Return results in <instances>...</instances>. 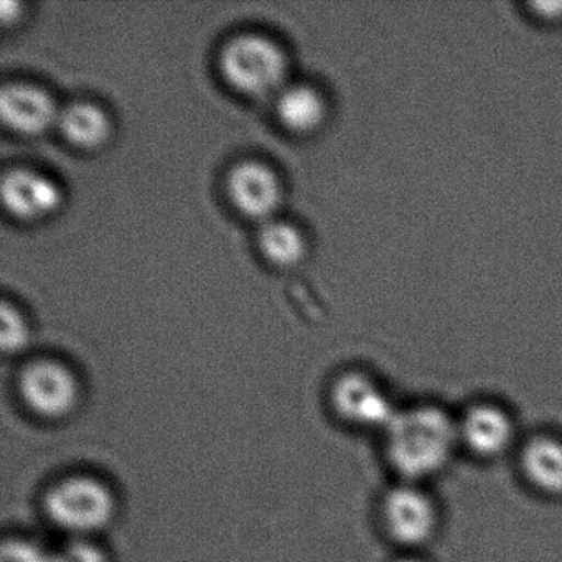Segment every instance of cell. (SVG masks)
<instances>
[{
    "instance_id": "cell-16",
    "label": "cell",
    "mask_w": 562,
    "mask_h": 562,
    "mask_svg": "<svg viewBox=\"0 0 562 562\" xmlns=\"http://www.w3.org/2000/svg\"><path fill=\"white\" fill-rule=\"evenodd\" d=\"M0 562H54V554L29 539H8L2 544Z\"/></svg>"
},
{
    "instance_id": "cell-3",
    "label": "cell",
    "mask_w": 562,
    "mask_h": 562,
    "mask_svg": "<svg viewBox=\"0 0 562 562\" xmlns=\"http://www.w3.org/2000/svg\"><path fill=\"white\" fill-rule=\"evenodd\" d=\"M44 509L58 528L71 535L88 536L113 522L117 502L106 483L94 476L74 475L48 488Z\"/></svg>"
},
{
    "instance_id": "cell-12",
    "label": "cell",
    "mask_w": 562,
    "mask_h": 562,
    "mask_svg": "<svg viewBox=\"0 0 562 562\" xmlns=\"http://www.w3.org/2000/svg\"><path fill=\"white\" fill-rule=\"evenodd\" d=\"M58 127L68 143L81 149H97L106 143L110 136V117L97 104L78 103L68 104L60 111L57 120Z\"/></svg>"
},
{
    "instance_id": "cell-17",
    "label": "cell",
    "mask_w": 562,
    "mask_h": 562,
    "mask_svg": "<svg viewBox=\"0 0 562 562\" xmlns=\"http://www.w3.org/2000/svg\"><path fill=\"white\" fill-rule=\"evenodd\" d=\"M54 562H108V555L100 546L78 539L54 552Z\"/></svg>"
},
{
    "instance_id": "cell-4",
    "label": "cell",
    "mask_w": 562,
    "mask_h": 562,
    "mask_svg": "<svg viewBox=\"0 0 562 562\" xmlns=\"http://www.w3.org/2000/svg\"><path fill=\"white\" fill-rule=\"evenodd\" d=\"M460 449L479 462H496L518 450V419L508 404L493 397L470 401L457 413Z\"/></svg>"
},
{
    "instance_id": "cell-13",
    "label": "cell",
    "mask_w": 562,
    "mask_h": 562,
    "mask_svg": "<svg viewBox=\"0 0 562 562\" xmlns=\"http://www.w3.org/2000/svg\"><path fill=\"white\" fill-rule=\"evenodd\" d=\"M278 116L288 130L299 134L312 133L325 120L324 98L307 85L284 88L278 98Z\"/></svg>"
},
{
    "instance_id": "cell-18",
    "label": "cell",
    "mask_w": 562,
    "mask_h": 562,
    "mask_svg": "<svg viewBox=\"0 0 562 562\" xmlns=\"http://www.w3.org/2000/svg\"><path fill=\"white\" fill-rule=\"evenodd\" d=\"M521 8L526 18L539 27H562V0L528 2V4H522Z\"/></svg>"
},
{
    "instance_id": "cell-7",
    "label": "cell",
    "mask_w": 562,
    "mask_h": 562,
    "mask_svg": "<svg viewBox=\"0 0 562 562\" xmlns=\"http://www.w3.org/2000/svg\"><path fill=\"white\" fill-rule=\"evenodd\" d=\"M334 413L348 426L383 432L400 404L378 378L364 371H348L331 386Z\"/></svg>"
},
{
    "instance_id": "cell-19",
    "label": "cell",
    "mask_w": 562,
    "mask_h": 562,
    "mask_svg": "<svg viewBox=\"0 0 562 562\" xmlns=\"http://www.w3.org/2000/svg\"><path fill=\"white\" fill-rule=\"evenodd\" d=\"M0 12H2L4 22L15 21L19 14H21V4L14 2V0H2V2H0Z\"/></svg>"
},
{
    "instance_id": "cell-14",
    "label": "cell",
    "mask_w": 562,
    "mask_h": 562,
    "mask_svg": "<svg viewBox=\"0 0 562 562\" xmlns=\"http://www.w3.org/2000/svg\"><path fill=\"white\" fill-rule=\"evenodd\" d=\"M259 248L276 266H294L304 258L305 239L291 223L268 220L258 233Z\"/></svg>"
},
{
    "instance_id": "cell-1",
    "label": "cell",
    "mask_w": 562,
    "mask_h": 562,
    "mask_svg": "<svg viewBox=\"0 0 562 562\" xmlns=\"http://www.w3.org/2000/svg\"><path fill=\"white\" fill-rule=\"evenodd\" d=\"M381 436L384 459L400 482L429 485L462 452L457 413L436 401L401 406Z\"/></svg>"
},
{
    "instance_id": "cell-6",
    "label": "cell",
    "mask_w": 562,
    "mask_h": 562,
    "mask_svg": "<svg viewBox=\"0 0 562 562\" xmlns=\"http://www.w3.org/2000/svg\"><path fill=\"white\" fill-rule=\"evenodd\" d=\"M18 386L25 407L44 420L67 419L81 400L77 376L60 361H32L19 374Z\"/></svg>"
},
{
    "instance_id": "cell-10",
    "label": "cell",
    "mask_w": 562,
    "mask_h": 562,
    "mask_svg": "<svg viewBox=\"0 0 562 562\" xmlns=\"http://www.w3.org/2000/svg\"><path fill=\"white\" fill-rule=\"evenodd\" d=\"M58 114L50 94L34 85L11 83L0 91V116L15 133H44L57 123Z\"/></svg>"
},
{
    "instance_id": "cell-2",
    "label": "cell",
    "mask_w": 562,
    "mask_h": 562,
    "mask_svg": "<svg viewBox=\"0 0 562 562\" xmlns=\"http://www.w3.org/2000/svg\"><path fill=\"white\" fill-rule=\"evenodd\" d=\"M380 522L401 552H424L442 531V506L429 485L397 480L381 496Z\"/></svg>"
},
{
    "instance_id": "cell-9",
    "label": "cell",
    "mask_w": 562,
    "mask_h": 562,
    "mask_svg": "<svg viewBox=\"0 0 562 562\" xmlns=\"http://www.w3.org/2000/svg\"><path fill=\"white\" fill-rule=\"evenodd\" d=\"M228 193L236 210L252 220L268 222L281 202V186L269 167L241 162L228 177Z\"/></svg>"
},
{
    "instance_id": "cell-15",
    "label": "cell",
    "mask_w": 562,
    "mask_h": 562,
    "mask_svg": "<svg viewBox=\"0 0 562 562\" xmlns=\"http://www.w3.org/2000/svg\"><path fill=\"white\" fill-rule=\"evenodd\" d=\"M29 330L22 315L14 307L4 302L2 304V330L0 344L4 351H18L27 344Z\"/></svg>"
},
{
    "instance_id": "cell-20",
    "label": "cell",
    "mask_w": 562,
    "mask_h": 562,
    "mask_svg": "<svg viewBox=\"0 0 562 562\" xmlns=\"http://www.w3.org/2000/svg\"><path fill=\"white\" fill-rule=\"evenodd\" d=\"M391 562H432L426 552H401Z\"/></svg>"
},
{
    "instance_id": "cell-5",
    "label": "cell",
    "mask_w": 562,
    "mask_h": 562,
    "mask_svg": "<svg viewBox=\"0 0 562 562\" xmlns=\"http://www.w3.org/2000/svg\"><path fill=\"white\" fill-rule=\"evenodd\" d=\"M223 77L235 90L249 97H266L281 88L288 74L284 52L258 34L233 38L220 57Z\"/></svg>"
},
{
    "instance_id": "cell-8",
    "label": "cell",
    "mask_w": 562,
    "mask_h": 562,
    "mask_svg": "<svg viewBox=\"0 0 562 562\" xmlns=\"http://www.w3.org/2000/svg\"><path fill=\"white\" fill-rule=\"evenodd\" d=\"M519 475L529 490L549 499H562V436L539 430L516 450Z\"/></svg>"
},
{
    "instance_id": "cell-11",
    "label": "cell",
    "mask_w": 562,
    "mask_h": 562,
    "mask_svg": "<svg viewBox=\"0 0 562 562\" xmlns=\"http://www.w3.org/2000/svg\"><path fill=\"white\" fill-rule=\"evenodd\" d=\"M2 202L9 213L21 220H35L55 212L61 203L57 183L32 170H9L2 177Z\"/></svg>"
}]
</instances>
